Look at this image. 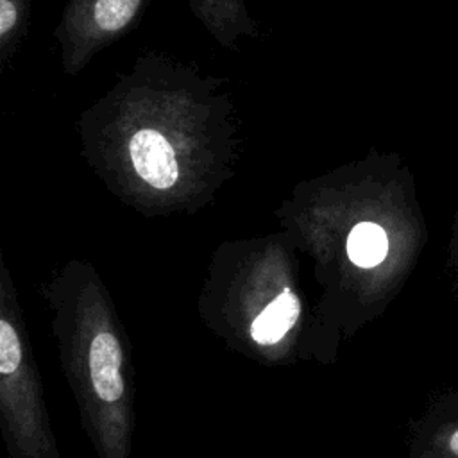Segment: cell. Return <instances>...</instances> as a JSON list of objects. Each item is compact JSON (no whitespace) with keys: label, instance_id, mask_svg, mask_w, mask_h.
<instances>
[{"label":"cell","instance_id":"1","mask_svg":"<svg viewBox=\"0 0 458 458\" xmlns=\"http://www.w3.org/2000/svg\"><path fill=\"white\" fill-rule=\"evenodd\" d=\"M59 367L97 458H131L136 424L132 344L98 274L68 263L43 286Z\"/></svg>","mask_w":458,"mask_h":458},{"label":"cell","instance_id":"6","mask_svg":"<svg viewBox=\"0 0 458 458\" xmlns=\"http://www.w3.org/2000/svg\"><path fill=\"white\" fill-rule=\"evenodd\" d=\"M408 458H458V388L433 395L408 424Z\"/></svg>","mask_w":458,"mask_h":458},{"label":"cell","instance_id":"4","mask_svg":"<svg viewBox=\"0 0 458 458\" xmlns=\"http://www.w3.org/2000/svg\"><path fill=\"white\" fill-rule=\"evenodd\" d=\"M120 157L136 186L150 195L172 197L186 190L199 165L195 131L166 111H134L120 129Z\"/></svg>","mask_w":458,"mask_h":458},{"label":"cell","instance_id":"3","mask_svg":"<svg viewBox=\"0 0 458 458\" xmlns=\"http://www.w3.org/2000/svg\"><path fill=\"white\" fill-rule=\"evenodd\" d=\"M0 433L9 458H61L14 281L0 274Z\"/></svg>","mask_w":458,"mask_h":458},{"label":"cell","instance_id":"2","mask_svg":"<svg viewBox=\"0 0 458 458\" xmlns=\"http://www.w3.org/2000/svg\"><path fill=\"white\" fill-rule=\"evenodd\" d=\"M199 315L231 351L258 363L318 361L313 318L283 258L213 276L199 299Z\"/></svg>","mask_w":458,"mask_h":458},{"label":"cell","instance_id":"9","mask_svg":"<svg viewBox=\"0 0 458 458\" xmlns=\"http://www.w3.org/2000/svg\"><path fill=\"white\" fill-rule=\"evenodd\" d=\"M445 265L449 272V281H451V292L454 299L458 301V204L451 218V227H449V238H447V247H445Z\"/></svg>","mask_w":458,"mask_h":458},{"label":"cell","instance_id":"7","mask_svg":"<svg viewBox=\"0 0 458 458\" xmlns=\"http://www.w3.org/2000/svg\"><path fill=\"white\" fill-rule=\"evenodd\" d=\"M193 11L224 45H231L242 32L254 34L243 0H199L193 4Z\"/></svg>","mask_w":458,"mask_h":458},{"label":"cell","instance_id":"5","mask_svg":"<svg viewBox=\"0 0 458 458\" xmlns=\"http://www.w3.org/2000/svg\"><path fill=\"white\" fill-rule=\"evenodd\" d=\"M145 0H72L59 30L64 68L75 73L91 55L123 34Z\"/></svg>","mask_w":458,"mask_h":458},{"label":"cell","instance_id":"8","mask_svg":"<svg viewBox=\"0 0 458 458\" xmlns=\"http://www.w3.org/2000/svg\"><path fill=\"white\" fill-rule=\"evenodd\" d=\"M27 13V0H0V50L4 61L14 47L16 38L23 27Z\"/></svg>","mask_w":458,"mask_h":458}]
</instances>
